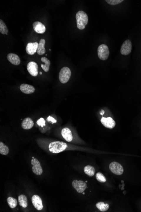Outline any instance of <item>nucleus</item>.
Wrapping results in <instances>:
<instances>
[{
    "instance_id": "1",
    "label": "nucleus",
    "mask_w": 141,
    "mask_h": 212,
    "mask_svg": "<svg viewBox=\"0 0 141 212\" xmlns=\"http://www.w3.org/2000/svg\"><path fill=\"white\" fill-rule=\"evenodd\" d=\"M76 19L78 29L79 30L85 29L88 23V18L87 14L83 11H79L76 14Z\"/></svg>"
},
{
    "instance_id": "2",
    "label": "nucleus",
    "mask_w": 141,
    "mask_h": 212,
    "mask_svg": "<svg viewBox=\"0 0 141 212\" xmlns=\"http://www.w3.org/2000/svg\"><path fill=\"white\" fill-rule=\"evenodd\" d=\"M67 147V145L64 142L56 141L50 143L49 149L53 153H59L64 151Z\"/></svg>"
},
{
    "instance_id": "3",
    "label": "nucleus",
    "mask_w": 141,
    "mask_h": 212,
    "mask_svg": "<svg viewBox=\"0 0 141 212\" xmlns=\"http://www.w3.org/2000/svg\"><path fill=\"white\" fill-rule=\"evenodd\" d=\"M71 76L70 69L67 67H64L61 69L59 74V78L62 83H66L69 81Z\"/></svg>"
},
{
    "instance_id": "4",
    "label": "nucleus",
    "mask_w": 141,
    "mask_h": 212,
    "mask_svg": "<svg viewBox=\"0 0 141 212\" xmlns=\"http://www.w3.org/2000/svg\"><path fill=\"white\" fill-rule=\"evenodd\" d=\"M98 55L101 60H107L110 55V50L108 47L104 44L99 46L98 48Z\"/></svg>"
},
{
    "instance_id": "5",
    "label": "nucleus",
    "mask_w": 141,
    "mask_h": 212,
    "mask_svg": "<svg viewBox=\"0 0 141 212\" xmlns=\"http://www.w3.org/2000/svg\"><path fill=\"white\" fill-rule=\"evenodd\" d=\"M110 170L113 174L118 175H122L123 173V167L120 163L116 162H113L110 164Z\"/></svg>"
},
{
    "instance_id": "6",
    "label": "nucleus",
    "mask_w": 141,
    "mask_h": 212,
    "mask_svg": "<svg viewBox=\"0 0 141 212\" xmlns=\"http://www.w3.org/2000/svg\"><path fill=\"white\" fill-rule=\"evenodd\" d=\"M132 50V43L129 40H126L122 44L120 48L121 54L126 56L131 53Z\"/></svg>"
},
{
    "instance_id": "7",
    "label": "nucleus",
    "mask_w": 141,
    "mask_h": 212,
    "mask_svg": "<svg viewBox=\"0 0 141 212\" xmlns=\"http://www.w3.org/2000/svg\"><path fill=\"white\" fill-rule=\"evenodd\" d=\"M72 185L79 193H82L87 188L86 183L83 181L74 180L72 182Z\"/></svg>"
},
{
    "instance_id": "8",
    "label": "nucleus",
    "mask_w": 141,
    "mask_h": 212,
    "mask_svg": "<svg viewBox=\"0 0 141 212\" xmlns=\"http://www.w3.org/2000/svg\"><path fill=\"white\" fill-rule=\"evenodd\" d=\"M31 164L33 165L32 171L33 172L37 175H41L43 173V170L41 166L40 163L36 158H33L31 161Z\"/></svg>"
},
{
    "instance_id": "9",
    "label": "nucleus",
    "mask_w": 141,
    "mask_h": 212,
    "mask_svg": "<svg viewBox=\"0 0 141 212\" xmlns=\"http://www.w3.org/2000/svg\"><path fill=\"white\" fill-rule=\"evenodd\" d=\"M27 70L31 75L36 77L37 76L38 72V66L36 62H29L27 65Z\"/></svg>"
},
{
    "instance_id": "10",
    "label": "nucleus",
    "mask_w": 141,
    "mask_h": 212,
    "mask_svg": "<svg viewBox=\"0 0 141 212\" xmlns=\"http://www.w3.org/2000/svg\"><path fill=\"white\" fill-rule=\"evenodd\" d=\"M39 45L38 43L37 42L29 43L26 45V52L29 55H34L37 51Z\"/></svg>"
},
{
    "instance_id": "11",
    "label": "nucleus",
    "mask_w": 141,
    "mask_h": 212,
    "mask_svg": "<svg viewBox=\"0 0 141 212\" xmlns=\"http://www.w3.org/2000/svg\"><path fill=\"white\" fill-rule=\"evenodd\" d=\"M101 122L104 127L110 129H112L115 126V122L111 117H102Z\"/></svg>"
},
{
    "instance_id": "12",
    "label": "nucleus",
    "mask_w": 141,
    "mask_h": 212,
    "mask_svg": "<svg viewBox=\"0 0 141 212\" xmlns=\"http://www.w3.org/2000/svg\"><path fill=\"white\" fill-rule=\"evenodd\" d=\"M32 202L35 208L38 211H41L43 208L41 198L38 195H34L33 196Z\"/></svg>"
},
{
    "instance_id": "13",
    "label": "nucleus",
    "mask_w": 141,
    "mask_h": 212,
    "mask_svg": "<svg viewBox=\"0 0 141 212\" xmlns=\"http://www.w3.org/2000/svg\"><path fill=\"white\" fill-rule=\"evenodd\" d=\"M33 29L35 32L38 34H43L46 31V27L41 22L36 21L33 24Z\"/></svg>"
},
{
    "instance_id": "14",
    "label": "nucleus",
    "mask_w": 141,
    "mask_h": 212,
    "mask_svg": "<svg viewBox=\"0 0 141 212\" xmlns=\"http://www.w3.org/2000/svg\"><path fill=\"white\" fill-rule=\"evenodd\" d=\"M8 60L14 65H19L20 64V59L18 55L13 53H10L7 56Z\"/></svg>"
},
{
    "instance_id": "15",
    "label": "nucleus",
    "mask_w": 141,
    "mask_h": 212,
    "mask_svg": "<svg viewBox=\"0 0 141 212\" xmlns=\"http://www.w3.org/2000/svg\"><path fill=\"white\" fill-rule=\"evenodd\" d=\"M19 89L23 93L31 94L35 91V88L33 86L27 84H22L19 86Z\"/></svg>"
},
{
    "instance_id": "16",
    "label": "nucleus",
    "mask_w": 141,
    "mask_h": 212,
    "mask_svg": "<svg viewBox=\"0 0 141 212\" xmlns=\"http://www.w3.org/2000/svg\"><path fill=\"white\" fill-rule=\"evenodd\" d=\"M62 137L68 142H72L73 139L72 134L71 130L67 127H65L61 131Z\"/></svg>"
},
{
    "instance_id": "17",
    "label": "nucleus",
    "mask_w": 141,
    "mask_h": 212,
    "mask_svg": "<svg viewBox=\"0 0 141 212\" xmlns=\"http://www.w3.org/2000/svg\"><path fill=\"white\" fill-rule=\"evenodd\" d=\"M34 123L33 120L30 118H26L22 121L21 126L22 128L25 130H29L33 127Z\"/></svg>"
},
{
    "instance_id": "18",
    "label": "nucleus",
    "mask_w": 141,
    "mask_h": 212,
    "mask_svg": "<svg viewBox=\"0 0 141 212\" xmlns=\"http://www.w3.org/2000/svg\"><path fill=\"white\" fill-rule=\"evenodd\" d=\"M45 40L42 39L40 40L39 43L38 48L37 52L38 54L39 55H42L45 53L46 50L45 47Z\"/></svg>"
},
{
    "instance_id": "19",
    "label": "nucleus",
    "mask_w": 141,
    "mask_h": 212,
    "mask_svg": "<svg viewBox=\"0 0 141 212\" xmlns=\"http://www.w3.org/2000/svg\"><path fill=\"white\" fill-rule=\"evenodd\" d=\"M42 62L44 64H42L41 66L42 68L45 72H48L49 70V67L50 65V62L49 59L45 57H43L41 58Z\"/></svg>"
},
{
    "instance_id": "20",
    "label": "nucleus",
    "mask_w": 141,
    "mask_h": 212,
    "mask_svg": "<svg viewBox=\"0 0 141 212\" xmlns=\"http://www.w3.org/2000/svg\"><path fill=\"white\" fill-rule=\"evenodd\" d=\"M18 201L20 206L23 208H27L28 206V199L25 195H19L18 197Z\"/></svg>"
},
{
    "instance_id": "21",
    "label": "nucleus",
    "mask_w": 141,
    "mask_h": 212,
    "mask_svg": "<svg viewBox=\"0 0 141 212\" xmlns=\"http://www.w3.org/2000/svg\"><path fill=\"white\" fill-rule=\"evenodd\" d=\"M84 171L85 174L90 177H93L95 174V169L94 167L90 165H87L84 167Z\"/></svg>"
},
{
    "instance_id": "22",
    "label": "nucleus",
    "mask_w": 141,
    "mask_h": 212,
    "mask_svg": "<svg viewBox=\"0 0 141 212\" xmlns=\"http://www.w3.org/2000/svg\"><path fill=\"white\" fill-rule=\"evenodd\" d=\"M96 207L99 211L105 212L109 208V205L108 204H104L103 202H99L96 204Z\"/></svg>"
},
{
    "instance_id": "23",
    "label": "nucleus",
    "mask_w": 141,
    "mask_h": 212,
    "mask_svg": "<svg viewBox=\"0 0 141 212\" xmlns=\"http://www.w3.org/2000/svg\"><path fill=\"white\" fill-rule=\"evenodd\" d=\"M9 152L8 147L5 145L3 143L0 142V154L3 155H7Z\"/></svg>"
},
{
    "instance_id": "24",
    "label": "nucleus",
    "mask_w": 141,
    "mask_h": 212,
    "mask_svg": "<svg viewBox=\"0 0 141 212\" xmlns=\"http://www.w3.org/2000/svg\"><path fill=\"white\" fill-rule=\"evenodd\" d=\"M8 29L3 20H0V33L3 34H7Z\"/></svg>"
},
{
    "instance_id": "25",
    "label": "nucleus",
    "mask_w": 141,
    "mask_h": 212,
    "mask_svg": "<svg viewBox=\"0 0 141 212\" xmlns=\"http://www.w3.org/2000/svg\"><path fill=\"white\" fill-rule=\"evenodd\" d=\"M8 204L11 208H14L17 206V202L16 199L13 197H9L7 199Z\"/></svg>"
},
{
    "instance_id": "26",
    "label": "nucleus",
    "mask_w": 141,
    "mask_h": 212,
    "mask_svg": "<svg viewBox=\"0 0 141 212\" xmlns=\"http://www.w3.org/2000/svg\"><path fill=\"white\" fill-rule=\"evenodd\" d=\"M96 178L98 181L101 183H105L107 181L105 177L101 172H98L96 174Z\"/></svg>"
},
{
    "instance_id": "27",
    "label": "nucleus",
    "mask_w": 141,
    "mask_h": 212,
    "mask_svg": "<svg viewBox=\"0 0 141 212\" xmlns=\"http://www.w3.org/2000/svg\"><path fill=\"white\" fill-rule=\"evenodd\" d=\"M106 1L111 5H116L123 1V0H106Z\"/></svg>"
},
{
    "instance_id": "28",
    "label": "nucleus",
    "mask_w": 141,
    "mask_h": 212,
    "mask_svg": "<svg viewBox=\"0 0 141 212\" xmlns=\"http://www.w3.org/2000/svg\"><path fill=\"white\" fill-rule=\"evenodd\" d=\"M37 124L39 126H41L42 127H43L45 125V121L43 118H41L37 121Z\"/></svg>"
},
{
    "instance_id": "29",
    "label": "nucleus",
    "mask_w": 141,
    "mask_h": 212,
    "mask_svg": "<svg viewBox=\"0 0 141 212\" xmlns=\"http://www.w3.org/2000/svg\"><path fill=\"white\" fill-rule=\"evenodd\" d=\"M47 121H51L52 123H56L57 121L54 118L52 117L51 116H48L47 118Z\"/></svg>"
},
{
    "instance_id": "30",
    "label": "nucleus",
    "mask_w": 141,
    "mask_h": 212,
    "mask_svg": "<svg viewBox=\"0 0 141 212\" xmlns=\"http://www.w3.org/2000/svg\"><path fill=\"white\" fill-rule=\"evenodd\" d=\"M104 113L105 111H104V110H102L100 112V114L102 115V116H103V115L104 114Z\"/></svg>"
},
{
    "instance_id": "31",
    "label": "nucleus",
    "mask_w": 141,
    "mask_h": 212,
    "mask_svg": "<svg viewBox=\"0 0 141 212\" xmlns=\"http://www.w3.org/2000/svg\"><path fill=\"white\" fill-rule=\"evenodd\" d=\"M40 75H42V72H40Z\"/></svg>"
},
{
    "instance_id": "32",
    "label": "nucleus",
    "mask_w": 141,
    "mask_h": 212,
    "mask_svg": "<svg viewBox=\"0 0 141 212\" xmlns=\"http://www.w3.org/2000/svg\"><path fill=\"white\" fill-rule=\"evenodd\" d=\"M84 194H85V193H83V194L84 195Z\"/></svg>"
}]
</instances>
